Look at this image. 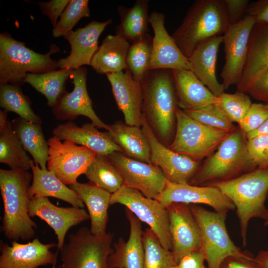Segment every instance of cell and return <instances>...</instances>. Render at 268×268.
<instances>
[{
    "mask_svg": "<svg viewBox=\"0 0 268 268\" xmlns=\"http://www.w3.org/2000/svg\"><path fill=\"white\" fill-rule=\"evenodd\" d=\"M254 259L258 268H268V249L260 251Z\"/></svg>",
    "mask_w": 268,
    "mask_h": 268,
    "instance_id": "obj_51",
    "label": "cell"
},
{
    "mask_svg": "<svg viewBox=\"0 0 268 268\" xmlns=\"http://www.w3.org/2000/svg\"><path fill=\"white\" fill-rule=\"evenodd\" d=\"M268 69V25L255 24L248 44L246 64L237 91L247 93Z\"/></svg>",
    "mask_w": 268,
    "mask_h": 268,
    "instance_id": "obj_24",
    "label": "cell"
},
{
    "mask_svg": "<svg viewBox=\"0 0 268 268\" xmlns=\"http://www.w3.org/2000/svg\"><path fill=\"white\" fill-rule=\"evenodd\" d=\"M84 175L89 182L112 194L124 185L121 174L107 155L96 154Z\"/></svg>",
    "mask_w": 268,
    "mask_h": 268,
    "instance_id": "obj_36",
    "label": "cell"
},
{
    "mask_svg": "<svg viewBox=\"0 0 268 268\" xmlns=\"http://www.w3.org/2000/svg\"><path fill=\"white\" fill-rule=\"evenodd\" d=\"M110 203L125 205L140 221L149 226L163 248L171 250L168 214L166 207L159 201L147 198L138 190L124 185L112 194Z\"/></svg>",
    "mask_w": 268,
    "mask_h": 268,
    "instance_id": "obj_10",
    "label": "cell"
},
{
    "mask_svg": "<svg viewBox=\"0 0 268 268\" xmlns=\"http://www.w3.org/2000/svg\"><path fill=\"white\" fill-rule=\"evenodd\" d=\"M247 94L268 104V69L261 76Z\"/></svg>",
    "mask_w": 268,
    "mask_h": 268,
    "instance_id": "obj_50",
    "label": "cell"
},
{
    "mask_svg": "<svg viewBox=\"0 0 268 268\" xmlns=\"http://www.w3.org/2000/svg\"><path fill=\"white\" fill-rule=\"evenodd\" d=\"M107 156L120 172L125 185L153 199H156L164 190L167 180L158 167L129 157L120 151Z\"/></svg>",
    "mask_w": 268,
    "mask_h": 268,
    "instance_id": "obj_13",
    "label": "cell"
},
{
    "mask_svg": "<svg viewBox=\"0 0 268 268\" xmlns=\"http://www.w3.org/2000/svg\"><path fill=\"white\" fill-rule=\"evenodd\" d=\"M230 25L237 23L244 17L250 3L248 0H223Z\"/></svg>",
    "mask_w": 268,
    "mask_h": 268,
    "instance_id": "obj_47",
    "label": "cell"
},
{
    "mask_svg": "<svg viewBox=\"0 0 268 268\" xmlns=\"http://www.w3.org/2000/svg\"><path fill=\"white\" fill-rule=\"evenodd\" d=\"M30 169L32 181L29 191L30 199L37 197H53L64 201L72 206L83 208L84 204L76 193L47 169H42L32 161Z\"/></svg>",
    "mask_w": 268,
    "mask_h": 268,
    "instance_id": "obj_29",
    "label": "cell"
},
{
    "mask_svg": "<svg viewBox=\"0 0 268 268\" xmlns=\"http://www.w3.org/2000/svg\"><path fill=\"white\" fill-rule=\"evenodd\" d=\"M165 15L153 11L149 14V23L154 33L148 70L167 69L191 70L188 59L183 54L165 26Z\"/></svg>",
    "mask_w": 268,
    "mask_h": 268,
    "instance_id": "obj_18",
    "label": "cell"
},
{
    "mask_svg": "<svg viewBox=\"0 0 268 268\" xmlns=\"http://www.w3.org/2000/svg\"><path fill=\"white\" fill-rule=\"evenodd\" d=\"M268 118V104L264 103L252 104L239 124V129L246 134L258 129Z\"/></svg>",
    "mask_w": 268,
    "mask_h": 268,
    "instance_id": "obj_43",
    "label": "cell"
},
{
    "mask_svg": "<svg viewBox=\"0 0 268 268\" xmlns=\"http://www.w3.org/2000/svg\"><path fill=\"white\" fill-rule=\"evenodd\" d=\"M144 250V268H172L178 260L171 250L165 249L149 228L143 233Z\"/></svg>",
    "mask_w": 268,
    "mask_h": 268,
    "instance_id": "obj_38",
    "label": "cell"
},
{
    "mask_svg": "<svg viewBox=\"0 0 268 268\" xmlns=\"http://www.w3.org/2000/svg\"><path fill=\"white\" fill-rule=\"evenodd\" d=\"M88 0H70L61 14L52 31L53 36H64L72 31L73 27L82 18L90 15Z\"/></svg>",
    "mask_w": 268,
    "mask_h": 268,
    "instance_id": "obj_41",
    "label": "cell"
},
{
    "mask_svg": "<svg viewBox=\"0 0 268 268\" xmlns=\"http://www.w3.org/2000/svg\"><path fill=\"white\" fill-rule=\"evenodd\" d=\"M69 1L68 0H51L48 2H39L38 4L42 14L49 18L54 28L58 22V18Z\"/></svg>",
    "mask_w": 268,
    "mask_h": 268,
    "instance_id": "obj_46",
    "label": "cell"
},
{
    "mask_svg": "<svg viewBox=\"0 0 268 268\" xmlns=\"http://www.w3.org/2000/svg\"><path fill=\"white\" fill-rule=\"evenodd\" d=\"M129 42L118 34L108 35L93 56L90 65L98 73L108 74L127 68Z\"/></svg>",
    "mask_w": 268,
    "mask_h": 268,
    "instance_id": "obj_30",
    "label": "cell"
},
{
    "mask_svg": "<svg viewBox=\"0 0 268 268\" xmlns=\"http://www.w3.org/2000/svg\"><path fill=\"white\" fill-rule=\"evenodd\" d=\"M7 113L4 110L0 111V162L10 169L29 170L33 160L8 121Z\"/></svg>",
    "mask_w": 268,
    "mask_h": 268,
    "instance_id": "obj_32",
    "label": "cell"
},
{
    "mask_svg": "<svg viewBox=\"0 0 268 268\" xmlns=\"http://www.w3.org/2000/svg\"><path fill=\"white\" fill-rule=\"evenodd\" d=\"M248 154L258 168H268V134H260L247 140Z\"/></svg>",
    "mask_w": 268,
    "mask_h": 268,
    "instance_id": "obj_44",
    "label": "cell"
},
{
    "mask_svg": "<svg viewBox=\"0 0 268 268\" xmlns=\"http://www.w3.org/2000/svg\"><path fill=\"white\" fill-rule=\"evenodd\" d=\"M28 213L31 217H39L52 228L57 236L59 252L65 244L68 230L90 219L88 213L83 208L59 207L52 203L48 197L31 199Z\"/></svg>",
    "mask_w": 268,
    "mask_h": 268,
    "instance_id": "obj_19",
    "label": "cell"
},
{
    "mask_svg": "<svg viewBox=\"0 0 268 268\" xmlns=\"http://www.w3.org/2000/svg\"><path fill=\"white\" fill-rule=\"evenodd\" d=\"M152 49V37L149 34L130 46L126 69L131 72L134 78L139 82L148 70Z\"/></svg>",
    "mask_w": 268,
    "mask_h": 268,
    "instance_id": "obj_39",
    "label": "cell"
},
{
    "mask_svg": "<svg viewBox=\"0 0 268 268\" xmlns=\"http://www.w3.org/2000/svg\"><path fill=\"white\" fill-rule=\"evenodd\" d=\"M141 128L150 145L151 164L161 170L168 181L174 184H189L201 163L177 153L163 144L157 138L143 115Z\"/></svg>",
    "mask_w": 268,
    "mask_h": 268,
    "instance_id": "obj_14",
    "label": "cell"
},
{
    "mask_svg": "<svg viewBox=\"0 0 268 268\" xmlns=\"http://www.w3.org/2000/svg\"><path fill=\"white\" fill-rule=\"evenodd\" d=\"M54 242L44 244L38 238L26 243L12 241L10 246L0 240V268H39L51 265L56 268L59 251L51 249L57 247Z\"/></svg>",
    "mask_w": 268,
    "mask_h": 268,
    "instance_id": "obj_17",
    "label": "cell"
},
{
    "mask_svg": "<svg viewBox=\"0 0 268 268\" xmlns=\"http://www.w3.org/2000/svg\"><path fill=\"white\" fill-rule=\"evenodd\" d=\"M60 51L55 44L45 54L36 53L7 32L0 34V85L21 86L29 73H43L59 68L51 56Z\"/></svg>",
    "mask_w": 268,
    "mask_h": 268,
    "instance_id": "obj_6",
    "label": "cell"
},
{
    "mask_svg": "<svg viewBox=\"0 0 268 268\" xmlns=\"http://www.w3.org/2000/svg\"><path fill=\"white\" fill-rule=\"evenodd\" d=\"M174 137L168 146L173 151L200 162L217 149L231 133L206 126L178 107Z\"/></svg>",
    "mask_w": 268,
    "mask_h": 268,
    "instance_id": "obj_7",
    "label": "cell"
},
{
    "mask_svg": "<svg viewBox=\"0 0 268 268\" xmlns=\"http://www.w3.org/2000/svg\"><path fill=\"white\" fill-rule=\"evenodd\" d=\"M245 15L251 17L255 24L268 25V0H259L249 3Z\"/></svg>",
    "mask_w": 268,
    "mask_h": 268,
    "instance_id": "obj_48",
    "label": "cell"
},
{
    "mask_svg": "<svg viewBox=\"0 0 268 268\" xmlns=\"http://www.w3.org/2000/svg\"><path fill=\"white\" fill-rule=\"evenodd\" d=\"M32 174L28 170L0 169V191L3 205L1 231L8 240L29 241L37 228L28 213Z\"/></svg>",
    "mask_w": 268,
    "mask_h": 268,
    "instance_id": "obj_2",
    "label": "cell"
},
{
    "mask_svg": "<svg viewBox=\"0 0 268 268\" xmlns=\"http://www.w3.org/2000/svg\"><path fill=\"white\" fill-rule=\"evenodd\" d=\"M166 207L172 203L204 204L217 212L227 214L235 209L231 201L218 188L210 185L174 184L166 180L165 187L156 199Z\"/></svg>",
    "mask_w": 268,
    "mask_h": 268,
    "instance_id": "obj_16",
    "label": "cell"
},
{
    "mask_svg": "<svg viewBox=\"0 0 268 268\" xmlns=\"http://www.w3.org/2000/svg\"><path fill=\"white\" fill-rule=\"evenodd\" d=\"M223 35H218L199 44L188 58L191 70L197 77L215 96L224 93L222 83L216 76L217 57Z\"/></svg>",
    "mask_w": 268,
    "mask_h": 268,
    "instance_id": "obj_26",
    "label": "cell"
},
{
    "mask_svg": "<svg viewBox=\"0 0 268 268\" xmlns=\"http://www.w3.org/2000/svg\"><path fill=\"white\" fill-rule=\"evenodd\" d=\"M130 231L127 241L120 237L114 243V249L108 258L109 268H144V250L140 221L126 209Z\"/></svg>",
    "mask_w": 268,
    "mask_h": 268,
    "instance_id": "obj_25",
    "label": "cell"
},
{
    "mask_svg": "<svg viewBox=\"0 0 268 268\" xmlns=\"http://www.w3.org/2000/svg\"><path fill=\"white\" fill-rule=\"evenodd\" d=\"M113 238L110 232L97 236L87 227L79 228L69 235L67 242L60 250L62 263L58 268H109Z\"/></svg>",
    "mask_w": 268,
    "mask_h": 268,
    "instance_id": "obj_8",
    "label": "cell"
},
{
    "mask_svg": "<svg viewBox=\"0 0 268 268\" xmlns=\"http://www.w3.org/2000/svg\"><path fill=\"white\" fill-rule=\"evenodd\" d=\"M11 122L12 129L23 148L28 152L35 163L42 169H47L49 145L46 140L41 124L27 121L20 117Z\"/></svg>",
    "mask_w": 268,
    "mask_h": 268,
    "instance_id": "obj_33",
    "label": "cell"
},
{
    "mask_svg": "<svg viewBox=\"0 0 268 268\" xmlns=\"http://www.w3.org/2000/svg\"><path fill=\"white\" fill-rule=\"evenodd\" d=\"M183 111L192 119L209 127L229 133L237 129L218 104H211L202 107Z\"/></svg>",
    "mask_w": 268,
    "mask_h": 268,
    "instance_id": "obj_40",
    "label": "cell"
},
{
    "mask_svg": "<svg viewBox=\"0 0 268 268\" xmlns=\"http://www.w3.org/2000/svg\"><path fill=\"white\" fill-rule=\"evenodd\" d=\"M190 206L200 227V250L205 256L207 268H218L226 258L242 252L227 232V214L209 211L197 204H190Z\"/></svg>",
    "mask_w": 268,
    "mask_h": 268,
    "instance_id": "obj_9",
    "label": "cell"
},
{
    "mask_svg": "<svg viewBox=\"0 0 268 268\" xmlns=\"http://www.w3.org/2000/svg\"><path fill=\"white\" fill-rule=\"evenodd\" d=\"M205 261V256L201 250L192 251L184 255L172 268H207Z\"/></svg>",
    "mask_w": 268,
    "mask_h": 268,
    "instance_id": "obj_49",
    "label": "cell"
},
{
    "mask_svg": "<svg viewBox=\"0 0 268 268\" xmlns=\"http://www.w3.org/2000/svg\"><path fill=\"white\" fill-rule=\"evenodd\" d=\"M206 185L218 188L234 204L242 245L246 246L249 221L253 218L265 221L268 219V208L265 205L268 194V168H257L232 179Z\"/></svg>",
    "mask_w": 268,
    "mask_h": 268,
    "instance_id": "obj_3",
    "label": "cell"
},
{
    "mask_svg": "<svg viewBox=\"0 0 268 268\" xmlns=\"http://www.w3.org/2000/svg\"><path fill=\"white\" fill-rule=\"evenodd\" d=\"M166 208L169 220L171 251L178 261L189 252L200 250V229L190 204L172 203Z\"/></svg>",
    "mask_w": 268,
    "mask_h": 268,
    "instance_id": "obj_20",
    "label": "cell"
},
{
    "mask_svg": "<svg viewBox=\"0 0 268 268\" xmlns=\"http://www.w3.org/2000/svg\"><path fill=\"white\" fill-rule=\"evenodd\" d=\"M87 71L82 67L72 71L69 77L74 85L72 91H66L52 107L53 114L59 120L72 121L79 116L89 118L97 128L108 131L105 124L96 115L86 88Z\"/></svg>",
    "mask_w": 268,
    "mask_h": 268,
    "instance_id": "obj_15",
    "label": "cell"
},
{
    "mask_svg": "<svg viewBox=\"0 0 268 268\" xmlns=\"http://www.w3.org/2000/svg\"><path fill=\"white\" fill-rule=\"evenodd\" d=\"M255 23L250 16L230 25L223 34L225 63L221 72L225 89L239 83L246 64L250 34Z\"/></svg>",
    "mask_w": 268,
    "mask_h": 268,
    "instance_id": "obj_12",
    "label": "cell"
},
{
    "mask_svg": "<svg viewBox=\"0 0 268 268\" xmlns=\"http://www.w3.org/2000/svg\"><path fill=\"white\" fill-rule=\"evenodd\" d=\"M52 133L61 140L71 141L91 149L96 154L107 156L114 151L123 152L107 132L99 131L92 123H86L78 127L73 122L68 121L57 125L53 129Z\"/></svg>",
    "mask_w": 268,
    "mask_h": 268,
    "instance_id": "obj_23",
    "label": "cell"
},
{
    "mask_svg": "<svg viewBox=\"0 0 268 268\" xmlns=\"http://www.w3.org/2000/svg\"><path fill=\"white\" fill-rule=\"evenodd\" d=\"M219 97L218 105L232 123L241 122L252 104L247 93L239 91L234 93L224 92Z\"/></svg>",
    "mask_w": 268,
    "mask_h": 268,
    "instance_id": "obj_42",
    "label": "cell"
},
{
    "mask_svg": "<svg viewBox=\"0 0 268 268\" xmlns=\"http://www.w3.org/2000/svg\"><path fill=\"white\" fill-rule=\"evenodd\" d=\"M247 140L239 128L231 133L201 164L189 184L204 186L226 181L257 169L248 154Z\"/></svg>",
    "mask_w": 268,
    "mask_h": 268,
    "instance_id": "obj_5",
    "label": "cell"
},
{
    "mask_svg": "<svg viewBox=\"0 0 268 268\" xmlns=\"http://www.w3.org/2000/svg\"><path fill=\"white\" fill-rule=\"evenodd\" d=\"M142 114L157 138L168 146L176 132V109L178 107L173 71L148 70L140 82Z\"/></svg>",
    "mask_w": 268,
    "mask_h": 268,
    "instance_id": "obj_1",
    "label": "cell"
},
{
    "mask_svg": "<svg viewBox=\"0 0 268 268\" xmlns=\"http://www.w3.org/2000/svg\"><path fill=\"white\" fill-rule=\"evenodd\" d=\"M229 26L223 0H197L171 36L188 59L199 44L223 35Z\"/></svg>",
    "mask_w": 268,
    "mask_h": 268,
    "instance_id": "obj_4",
    "label": "cell"
},
{
    "mask_svg": "<svg viewBox=\"0 0 268 268\" xmlns=\"http://www.w3.org/2000/svg\"><path fill=\"white\" fill-rule=\"evenodd\" d=\"M172 71L178 107L181 109H194L219 103V97L214 95L191 70Z\"/></svg>",
    "mask_w": 268,
    "mask_h": 268,
    "instance_id": "obj_27",
    "label": "cell"
},
{
    "mask_svg": "<svg viewBox=\"0 0 268 268\" xmlns=\"http://www.w3.org/2000/svg\"><path fill=\"white\" fill-rule=\"evenodd\" d=\"M149 3L147 0H137L130 8L119 6L121 21L116 28V34L132 43L146 36L149 23Z\"/></svg>",
    "mask_w": 268,
    "mask_h": 268,
    "instance_id": "obj_34",
    "label": "cell"
},
{
    "mask_svg": "<svg viewBox=\"0 0 268 268\" xmlns=\"http://www.w3.org/2000/svg\"><path fill=\"white\" fill-rule=\"evenodd\" d=\"M72 70L60 68L43 73H29L25 81L44 95L47 100L48 105L52 108L66 91V82Z\"/></svg>",
    "mask_w": 268,
    "mask_h": 268,
    "instance_id": "obj_35",
    "label": "cell"
},
{
    "mask_svg": "<svg viewBox=\"0 0 268 268\" xmlns=\"http://www.w3.org/2000/svg\"><path fill=\"white\" fill-rule=\"evenodd\" d=\"M253 254L248 251H242L239 254L226 258L218 268H258Z\"/></svg>",
    "mask_w": 268,
    "mask_h": 268,
    "instance_id": "obj_45",
    "label": "cell"
},
{
    "mask_svg": "<svg viewBox=\"0 0 268 268\" xmlns=\"http://www.w3.org/2000/svg\"><path fill=\"white\" fill-rule=\"evenodd\" d=\"M0 106L27 121L42 125L41 119L32 109L29 98L20 86L9 83L0 85Z\"/></svg>",
    "mask_w": 268,
    "mask_h": 268,
    "instance_id": "obj_37",
    "label": "cell"
},
{
    "mask_svg": "<svg viewBox=\"0 0 268 268\" xmlns=\"http://www.w3.org/2000/svg\"><path fill=\"white\" fill-rule=\"evenodd\" d=\"M69 187L76 192L87 208L91 233L97 236H104L107 233L108 209L111 205L112 194L90 182H77Z\"/></svg>",
    "mask_w": 268,
    "mask_h": 268,
    "instance_id": "obj_28",
    "label": "cell"
},
{
    "mask_svg": "<svg viewBox=\"0 0 268 268\" xmlns=\"http://www.w3.org/2000/svg\"><path fill=\"white\" fill-rule=\"evenodd\" d=\"M106 75L117 105L124 115L125 123L141 127L142 91L140 82L135 80L127 69L125 71Z\"/></svg>",
    "mask_w": 268,
    "mask_h": 268,
    "instance_id": "obj_22",
    "label": "cell"
},
{
    "mask_svg": "<svg viewBox=\"0 0 268 268\" xmlns=\"http://www.w3.org/2000/svg\"><path fill=\"white\" fill-rule=\"evenodd\" d=\"M49 157L47 169L66 185L76 183L84 174L96 154L91 149L73 142H63L55 136L48 140Z\"/></svg>",
    "mask_w": 268,
    "mask_h": 268,
    "instance_id": "obj_11",
    "label": "cell"
},
{
    "mask_svg": "<svg viewBox=\"0 0 268 268\" xmlns=\"http://www.w3.org/2000/svg\"><path fill=\"white\" fill-rule=\"evenodd\" d=\"M111 19L103 22L92 21L82 28L71 31L64 37L69 42V55L58 61L60 68L74 70L84 65H90L98 49V39L105 28L111 24Z\"/></svg>",
    "mask_w": 268,
    "mask_h": 268,
    "instance_id": "obj_21",
    "label": "cell"
},
{
    "mask_svg": "<svg viewBox=\"0 0 268 268\" xmlns=\"http://www.w3.org/2000/svg\"><path fill=\"white\" fill-rule=\"evenodd\" d=\"M260 134H268V118L258 129L246 134V137L248 139Z\"/></svg>",
    "mask_w": 268,
    "mask_h": 268,
    "instance_id": "obj_52",
    "label": "cell"
},
{
    "mask_svg": "<svg viewBox=\"0 0 268 268\" xmlns=\"http://www.w3.org/2000/svg\"><path fill=\"white\" fill-rule=\"evenodd\" d=\"M264 225L265 226H268V219L264 222Z\"/></svg>",
    "mask_w": 268,
    "mask_h": 268,
    "instance_id": "obj_53",
    "label": "cell"
},
{
    "mask_svg": "<svg viewBox=\"0 0 268 268\" xmlns=\"http://www.w3.org/2000/svg\"><path fill=\"white\" fill-rule=\"evenodd\" d=\"M107 132L127 156L151 163L150 145L141 127L117 121L109 125Z\"/></svg>",
    "mask_w": 268,
    "mask_h": 268,
    "instance_id": "obj_31",
    "label": "cell"
}]
</instances>
